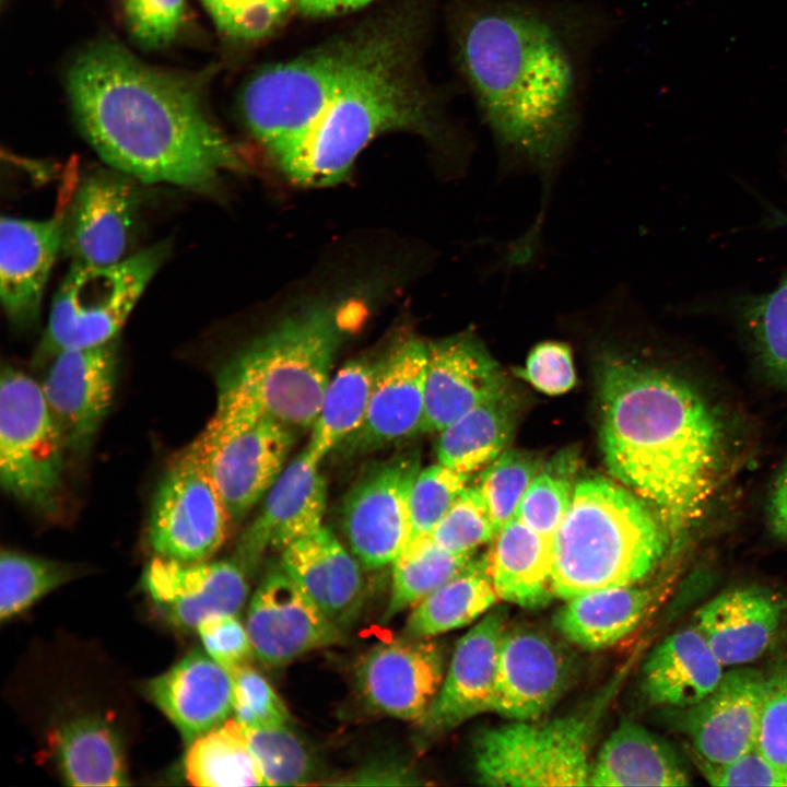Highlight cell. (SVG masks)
<instances>
[{"mask_svg":"<svg viewBox=\"0 0 787 787\" xmlns=\"http://www.w3.org/2000/svg\"><path fill=\"white\" fill-rule=\"evenodd\" d=\"M67 87L89 144L138 181L209 191L223 173L244 167L191 85L116 44L81 52Z\"/></svg>","mask_w":787,"mask_h":787,"instance_id":"obj_1","label":"cell"},{"mask_svg":"<svg viewBox=\"0 0 787 787\" xmlns=\"http://www.w3.org/2000/svg\"><path fill=\"white\" fill-rule=\"evenodd\" d=\"M599 398L601 449L611 475L670 532L693 525L726 463L727 433L717 411L688 381L612 355Z\"/></svg>","mask_w":787,"mask_h":787,"instance_id":"obj_2","label":"cell"},{"mask_svg":"<svg viewBox=\"0 0 787 787\" xmlns=\"http://www.w3.org/2000/svg\"><path fill=\"white\" fill-rule=\"evenodd\" d=\"M458 51L498 145L538 172L547 186L568 148L577 118L575 68L559 31L532 10L481 4L461 24Z\"/></svg>","mask_w":787,"mask_h":787,"instance_id":"obj_3","label":"cell"},{"mask_svg":"<svg viewBox=\"0 0 787 787\" xmlns=\"http://www.w3.org/2000/svg\"><path fill=\"white\" fill-rule=\"evenodd\" d=\"M393 130L432 137L438 122L410 69L402 34L377 30L363 59L280 168L298 185H336L372 140Z\"/></svg>","mask_w":787,"mask_h":787,"instance_id":"obj_4","label":"cell"},{"mask_svg":"<svg viewBox=\"0 0 787 787\" xmlns=\"http://www.w3.org/2000/svg\"><path fill=\"white\" fill-rule=\"evenodd\" d=\"M669 533L629 489L599 477L582 480L553 536L554 597L641 583L663 560Z\"/></svg>","mask_w":787,"mask_h":787,"instance_id":"obj_5","label":"cell"},{"mask_svg":"<svg viewBox=\"0 0 787 787\" xmlns=\"http://www.w3.org/2000/svg\"><path fill=\"white\" fill-rule=\"evenodd\" d=\"M350 306L306 308L254 340L221 374L218 400L257 409L291 428H312L348 332Z\"/></svg>","mask_w":787,"mask_h":787,"instance_id":"obj_6","label":"cell"},{"mask_svg":"<svg viewBox=\"0 0 787 787\" xmlns=\"http://www.w3.org/2000/svg\"><path fill=\"white\" fill-rule=\"evenodd\" d=\"M375 34L367 31L269 66L246 83L239 97L244 121L279 165L304 141Z\"/></svg>","mask_w":787,"mask_h":787,"instance_id":"obj_7","label":"cell"},{"mask_svg":"<svg viewBox=\"0 0 787 787\" xmlns=\"http://www.w3.org/2000/svg\"><path fill=\"white\" fill-rule=\"evenodd\" d=\"M169 250L171 245L161 242L110 265L71 263L55 294L33 365H45L66 350L115 339Z\"/></svg>","mask_w":787,"mask_h":787,"instance_id":"obj_8","label":"cell"},{"mask_svg":"<svg viewBox=\"0 0 787 787\" xmlns=\"http://www.w3.org/2000/svg\"><path fill=\"white\" fill-rule=\"evenodd\" d=\"M597 714L512 720L482 730L474 743L479 783L489 786H589Z\"/></svg>","mask_w":787,"mask_h":787,"instance_id":"obj_9","label":"cell"},{"mask_svg":"<svg viewBox=\"0 0 787 787\" xmlns=\"http://www.w3.org/2000/svg\"><path fill=\"white\" fill-rule=\"evenodd\" d=\"M293 428L243 406L216 403L213 416L187 447L204 469L232 520L247 514L284 469Z\"/></svg>","mask_w":787,"mask_h":787,"instance_id":"obj_10","label":"cell"},{"mask_svg":"<svg viewBox=\"0 0 787 787\" xmlns=\"http://www.w3.org/2000/svg\"><path fill=\"white\" fill-rule=\"evenodd\" d=\"M67 450L42 385L10 365L0 381V481L19 502L59 509Z\"/></svg>","mask_w":787,"mask_h":787,"instance_id":"obj_11","label":"cell"},{"mask_svg":"<svg viewBox=\"0 0 787 787\" xmlns=\"http://www.w3.org/2000/svg\"><path fill=\"white\" fill-rule=\"evenodd\" d=\"M231 516L209 475L186 448L156 490L148 537L157 556L208 561L224 543Z\"/></svg>","mask_w":787,"mask_h":787,"instance_id":"obj_12","label":"cell"},{"mask_svg":"<svg viewBox=\"0 0 787 787\" xmlns=\"http://www.w3.org/2000/svg\"><path fill=\"white\" fill-rule=\"evenodd\" d=\"M420 469L419 455L401 454L373 465L349 491L343 530L366 568L392 564L404 549L410 533L409 493Z\"/></svg>","mask_w":787,"mask_h":787,"instance_id":"obj_13","label":"cell"},{"mask_svg":"<svg viewBox=\"0 0 787 787\" xmlns=\"http://www.w3.org/2000/svg\"><path fill=\"white\" fill-rule=\"evenodd\" d=\"M134 180L111 167L82 178L66 208L62 252L71 263L105 266L126 258L141 201Z\"/></svg>","mask_w":787,"mask_h":787,"instance_id":"obj_14","label":"cell"},{"mask_svg":"<svg viewBox=\"0 0 787 787\" xmlns=\"http://www.w3.org/2000/svg\"><path fill=\"white\" fill-rule=\"evenodd\" d=\"M575 662L549 633L528 624L506 627L500 646L491 712L538 720L567 690Z\"/></svg>","mask_w":787,"mask_h":787,"instance_id":"obj_15","label":"cell"},{"mask_svg":"<svg viewBox=\"0 0 787 787\" xmlns=\"http://www.w3.org/2000/svg\"><path fill=\"white\" fill-rule=\"evenodd\" d=\"M118 371L116 338L66 350L50 361L42 385L67 450L84 455L113 404Z\"/></svg>","mask_w":787,"mask_h":787,"instance_id":"obj_16","label":"cell"},{"mask_svg":"<svg viewBox=\"0 0 787 787\" xmlns=\"http://www.w3.org/2000/svg\"><path fill=\"white\" fill-rule=\"evenodd\" d=\"M246 629L255 655L282 666L342 641L341 629L329 620L283 569L267 573L248 607Z\"/></svg>","mask_w":787,"mask_h":787,"instance_id":"obj_17","label":"cell"},{"mask_svg":"<svg viewBox=\"0 0 787 787\" xmlns=\"http://www.w3.org/2000/svg\"><path fill=\"white\" fill-rule=\"evenodd\" d=\"M445 676L442 647L430 638H403L373 647L360 661L356 682L377 713L420 721Z\"/></svg>","mask_w":787,"mask_h":787,"instance_id":"obj_18","label":"cell"},{"mask_svg":"<svg viewBox=\"0 0 787 787\" xmlns=\"http://www.w3.org/2000/svg\"><path fill=\"white\" fill-rule=\"evenodd\" d=\"M141 584L163 618L184 630L197 629L211 615L236 614L249 591L237 561L188 563L156 556Z\"/></svg>","mask_w":787,"mask_h":787,"instance_id":"obj_19","label":"cell"},{"mask_svg":"<svg viewBox=\"0 0 787 787\" xmlns=\"http://www.w3.org/2000/svg\"><path fill=\"white\" fill-rule=\"evenodd\" d=\"M507 609L493 607L456 644L442 685L419 721L428 735L449 731L491 712Z\"/></svg>","mask_w":787,"mask_h":787,"instance_id":"obj_20","label":"cell"},{"mask_svg":"<svg viewBox=\"0 0 787 787\" xmlns=\"http://www.w3.org/2000/svg\"><path fill=\"white\" fill-rule=\"evenodd\" d=\"M507 390L498 363L471 332L427 342L423 432L439 433Z\"/></svg>","mask_w":787,"mask_h":787,"instance_id":"obj_21","label":"cell"},{"mask_svg":"<svg viewBox=\"0 0 787 787\" xmlns=\"http://www.w3.org/2000/svg\"><path fill=\"white\" fill-rule=\"evenodd\" d=\"M319 463L304 448L284 467L239 540L237 562L244 569L255 567L268 549L282 551L322 526L327 486Z\"/></svg>","mask_w":787,"mask_h":787,"instance_id":"obj_22","label":"cell"},{"mask_svg":"<svg viewBox=\"0 0 787 787\" xmlns=\"http://www.w3.org/2000/svg\"><path fill=\"white\" fill-rule=\"evenodd\" d=\"M765 685L762 671L736 668L724 673L707 696L686 708L682 728L697 756L727 763L755 748Z\"/></svg>","mask_w":787,"mask_h":787,"instance_id":"obj_23","label":"cell"},{"mask_svg":"<svg viewBox=\"0 0 787 787\" xmlns=\"http://www.w3.org/2000/svg\"><path fill=\"white\" fill-rule=\"evenodd\" d=\"M66 207L46 220L2 216L0 298L9 321L25 329L36 324L52 266L62 250Z\"/></svg>","mask_w":787,"mask_h":787,"instance_id":"obj_24","label":"cell"},{"mask_svg":"<svg viewBox=\"0 0 787 787\" xmlns=\"http://www.w3.org/2000/svg\"><path fill=\"white\" fill-rule=\"evenodd\" d=\"M427 342L409 338L381 360L362 426L352 435L360 447H377L423 432Z\"/></svg>","mask_w":787,"mask_h":787,"instance_id":"obj_25","label":"cell"},{"mask_svg":"<svg viewBox=\"0 0 787 787\" xmlns=\"http://www.w3.org/2000/svg\"><path fill=\"white\" fill-rule=\"evenodd\" d=\"M787 601L763 587H735L703 604L694 625L723 666L745 665L760 658L776 639Z\"/></svg>","mask_w":787,"mask_h":787,"instance_id":"obj_26","label":"cell"},{"mask_svg":"<svg viewBox=\"0 0 787 787\" xmlns=\"http://www.w3.org/2000/svg\"><path fill=\"white\" fill-rule=\"evenodd\" d=\"M281 566L341 630L363 604L360 564L324 525L282 550Z\"/></svg>","mask_w":787,"mask_h":787,"instance_id":"obj_27","label":"cell"},{"mask_svg":"<svg viewBox=\"0 0 787 787\" xmlns=\"http://www.w3.org/2000/svg\"><path fill=\"white\" fill-rule=\"evenodd\" d=\"M145 691L188 744L225 721L233 709L231 673L198 649L151 680Z\"/></svg>","mask_w":787,"mask_h":787,"instance_id":"obj_28","label":"cell"},{"mask_svg":"<svg viewBox=\"0 0 787 787\" xmlns=\"http://www.w3.org/2000/svg\"><path fill=\"white\" fill-rule=\"evenodd\" d=\"M723 667L696 626L685 627L650 653L643 667L642 691L654 705L688 708L718 685Z\"/></svg>","mask_w":787,"mask_h":787,"instance_id":"obj_29","label":"cell"},{"mask_svg":"<svg viewBox=\"0 0 787 787\" xmlns=\"http://www.w3.org/2000/svg\"><path fill=\"white\" fill-rule=\"evenodd\" d=\"M488 557L500 600L538 609L554 598L552 538L513 517L496 535Z\"/></svg>","mask_w":787,"mask_h":787,"instance_id":"obj_30","label":"cell"},{"mask_svg":"<svg viewBox=\"0 0 787 787\" xmlns=\"http://www.w3.org/2000/svg\"><path fill=\"white\" fill-rule=\"evenodd\" d=\"M679 754L641 725L624 721L606 740L591 764L589 786H688Z\"/></svg>","mask_w":787,"mask_h":787,"instance_id":"obj_31","label":"cell"},{"mask_svg":"<svg viewBox=\"0 0 787 787\" xmlns=\"http://www.w3.org/2000/svg\"><path fill=\"white\" fill-rule=\"evenodd\" d=\"M651 598L650 589L638 584L584 592L565 600L553 616V625L584 649L607 648L638 625Z\"/></svg>","mask_w":787,"mask_h":787,"instance_id":"obj_32","label":"cell"},{"mask_svg":"<svg viewBox=\"0 0 787 787\" xmlns=\"http://www.w3.org/2000/svg\"><path fill=\"white\" fill-rule=\"evenodd\" d=\"M517 413L508 390L469 410L439 432L438 462L466 474L483 469L507 449Z\"/></svg>","mask_w":787,"mask_h":787,"instance_id":"obj_33","label":"cell"},{"mask_svg":"<svg viewBox=\"0 0 787 787\" xmlns=\"http://www.w3.org/2000/svg\"><path fill=\"white\" fill-rule=\"evenodd\" d=\"M497 600L488 554L472 557L458 574L412 608L404 636L432 638L460 629L490 611Z\"/></svg>","mask_w":787,"mask_h":787,"instance_id":"obj_34","label":"cell"},{"mask_svg":"<svg viewBox=\"0 0 787 787\" xmlns=\"http://www.w3.org/2000/svg\"><path fill=\"white\" fill-rule=\"evenodd\" d=\"M59 770L71 786L128 785L121 744L113 728L96 716L64 723L52 736Z\"/></svg>","mask_w":787,"mask_h":787,"instance_id":"obj_35","label":"cell"},{"mask_svg":"<svg viewBox=\"0 0 787 787\" xmlns=\"http://www.w3.org/2000/svg\"><path fill=\"white\" fill-rule=\"evenodd\" d=\"M377 367L378 361L352 360L331 376L305 447L315 461L321 462L362 426Z\"/></svg>","mask_w":787,"mask_h":787,"instance_id":"obj_36","label":"cell"},{"mask_svg":"<svg viewBox=\"0 0 787 787\" xmlns=\"http://www.w3.org/2000/svg\"><path fill=\"white\" fill-rule=\"evenodd\" d=\"M185 774L203 787L266 786L248 745L245 728L226 719L189 743Z\"/></svg>","mask_w":787,"mask_h":787,"instance_id":"obj_37","label":"cell"},{"mask_svg":"<svg viewBox=\"0 0 787 787\" xmlns=\"http://www.w3.org/2000/svg\"><path fill=\"white\" fill-rule=\"evenodd\" d=\"M473 555H461L439 547L432 537L404 547L392 565L391 591L381 621L388 622L458 574Z\"/></svg>","mask_w":787,"mask_h":787,"instance_id":"obj_38","label":"cell"},{"mask_svg":"<svg viewBox=\"0 0 787 787\" xmlns=\"http://www.w3.org/2000/svg\"><path fill=\"white\" fill-rule=\"evenodd\" d=\"M576 456L556 455L543 463L524 493L514 517L552 538L563 521L575 492Z\"/></svg>","mask_w":787,"mask_h":787,"instance_id":"obj_39","label":"cell"},{"mask_svg":"<svg viewBox=\"0 0 787 787\" xmlns=\"http://www.w3.org/2000/svg\"><path fill=\"white\" fill-rule=\"evenodd\" d=\"M70 566L3 550L0 559V619L9 620L71 578Z\"/></svg>","mask_w":787,"mask_h":787,"instance_id":"obj_40","label":"cell"},{"mask_svg":"<svg viewBox=\"0 0 787 787\" xmlns=\"http://www.w3.org/2000/svg\"><path fill=\"white\" fill-rule=\"evenodd\" d=\"M245 733L266 786L309 784L315 774L314 760L286 725L245 728Z\"/></svg>","mask_w":787,"mask_h":787,"instance_id":"obj_41","label":"cell"},{"mask_svg":"<svg viewBox=\"0 0 787 787\" xmlns=\"http://www.w3.org/2000/svg\"><path fill=\"white\" fill-rule=\"evenodd\" d=\"M543 460L531 451L507 448L482 469L477 483L500 531L510 520Z\"/></svg>","mask_w":787,"mask_h":787,"instance_id":"obj_42","label":"cell"},{"mask_svg":"<svg viewBox=\"0 0 787 787\" xmlns=\"http://www.w3.org/2000/svg\"><path fill=\"white\" fill-rule=\"evenodd\" d=\"M469 477L439 462L420 469L409 493L410 533L406 545L432 536L469 484Z\"/></svg>","mask_w":787,"mask_h":787,"instance_id":"obj_43","label":"cell"},{"mask_svg":"<svg viewBox=\"0 0 787 787\" xmlns=\"http://www.w3.org/2000/svg\"><path fill=\"white\" fill-rule=\"evenodd\" d=\"M497 533L479 485L468 484L431 537L449 552L473 555L480 545L493 541Z\"/></svg>","mask_w":787,"mask_h":787,"instance_id":"obj_44","label":"cell"},{"mask_svg":"<svg viewBox=\"0 0 787 787\" xmlns=\"http://www.w3.org/2000/svg\"><path fill=\"white\" fill-rule=\"evenodd\" d=\"M752 306L750 325L759 360L787 392V279Z\"/></svg>","mask_w":787,"mask_h":787,"instance_id":"obj_45","label":"cell"},{"mask_svg":"<svg viewBox=\"0 0 787 787\" xmlns=\"http://www.w3.org/2000/svg\"><path fill=\"white\" fill-rule=\"evenodd\" d=\"M226 36L250 42L271 34L287 17L296 0H201Z\"/></svg>","mask_w":787,"mask_h":787,"instance_id":"obj_46","label":"cell"},{"mask_svg":"<svg viewBox=\"0 0 787 787\" xmlns=\"http://www.w3.org/2000/svg\"><path fill=\"white\" fill-rule=\"evenodd\" d=\"M235 719L245 728L286 725L290 715L270 683L249 663L230 671Z\"/></svg>","mask_w":787,"mask_h":787,"instance_id":"obj_47","label":"cell"},{"mask_svg":"<svg viewBox=\"0 0 787 787\" xmlns=\"http://www.w3.org/2000/svg\"><path fill=\"white\" fill-rule=\"evenodd\" d=\"M132 37L145 48H162L179 33L186 0H121Z\"/></svg>","mask_w":787,"mask_h":787,"instance_id":"obj_48","label":"cell"},{"mask_svg":"<svg viewBox=\"0 0 787 787\" xmlns=\"http://www.w3.org/2000/svg\"><path fill=\"white\" fill-rule=\"evenodd\" d=\"M755 747L767 760L787 770V667L766 676Z\"/></svg>","mask_w":787,"mask_h":787,"instance_id":"obj_49","label":"cell"},{"mask_svg":"<svg viewBox=\"0 0 787 787\" xmlns=\"http://www.w3.org/2000/svg\"><path fill=\"white\" fill-rule=\"evenodd\" d=\"M695 761L713 786L787 787V770L767 760L756 747L727 763H710L697 755Z\"/></svg>","mask_w":787,"mask_h":787,"instance_id":"obj_50","label":"cell"},{"mask_svg":"<svg viewBox=\"0 0 787 787\" xmlns=\"http://www.w3.org/2000/svg\"><path fill=\"white\" fill-rule=\"evenodd\" d=\"M196 630L207 654L228 672L248 663L255 654L248 631L236 614L208 616Z\"/></svg>","mask_w":787,"mask_h":787,"instance_id":"obj_51","label":"cell"},{"mask_svg":"<svg viewBox=\"0 0 787 787\" xmlns=\"http://www.w3.org/2000/svg\"><path fill=\"white\" fill-rule=\"evenodd\" d=\"M522 376L537 389L548 395L568 391L576 374L569 346L559 341H544L529 353Z\"/></svg>","mask_w":787,"mask_h":787,"instance_id":"obj_52","label":"cell"},{"mask_svg":"<svg viewBox=\"0 0 787 787\" xmlns=\"http://www.w3.org/2000/svg\"><path fill=\"white\" fill-rule=\"evenodd\" d=\"M767 525L773 536L787 541V462L772 484L767 505Z\"/></svg>","mask_w":787,"mask_h":787,"instance_id":"obj_53","label":"cell"},{"mask_svg":"<svg viewBox=\"0 0 787 787\" xmlns=\"http://www.w3.org/2000/svg\"><path fill=\"white\" fill-rule=\"evenodd\" d=\"M413 775L409 768L397 763H375L349 777L344 784H393L409 785Z\"/></svg>","mask_w":787,"mask_h":787,"instance_id":"obj_54","label":"cell"},{"mask_svg":"<svg viewBox=\"0 0 787 787\" xmlns=\"http://www.w3.org/2000/svg\"><path fill=\"white\" fill-rule=\"evenodd\" d=\"M374 0H296L298 9L308 16H329L357 10Z\"/></svg>","mask_w":787,"mask_h":787,"instance_id":"obj_55","label":"cell"}]
</instances>
